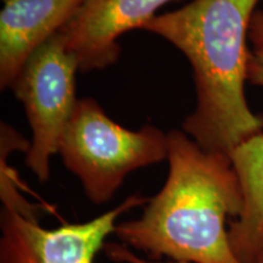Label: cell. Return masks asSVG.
<instances>
[{"instance_id": "3957f363", "label": "cell", "mask_w": 263, "mask_h": 263, "mask_svg": "<svg viewBox=\"0 0 263 263\" xmlns=\"http://www.w3.org/2000/svg\"><path fill=\"white\" fill-rule=\"evenodd\" d=\"M62 163L95 205L110 201L132 172L168 157V137L155 126L127 129L93 98L78 99L59 144Z\"/></svg>"}, {"instance_id": "8fae6325", "label": "cell", "mask_w": 263, "mask_h": 263, "mask_svg": "<svg viewBox=\"0 0 263 263\" xmlns=\"http://www.w3.org/2000/svg\"><path fill=\"white\" fill-rule=\"evenodd\" d=\"M249 38L255 47H263V10L256 11L250 25Z\"/></svg>"}, {"instance_id": "6da1fadb", "label": "cell", "mask_w": 263, "mask_h": 263, "mask_svg": "<svg viewBox=\"0 0 263 263\" xmlns=\"http://www.w3.org/2000/svg\"><path fill=\"white\" fill-rule=\"evenodd\" d=\"M259 0H192L156 15L144 27L166 39L188 59L196 107L183 130L203 150L229 155L263 132V116L245 98L251 20Z\"/></svg>"}, {"instance_id": "5b68a950", "label": "cell", "mask_w": 263, "mask_h": 263, "mask_svg": "<svg viewBox=\"0 0 263 263\" xmlns=\"http://www.w3.org/2000/svg\"><path fill=\"white\" fill-rule=\"evenodd\" d=\"M145 196H128L110 211L83 223L48 229L35 216L4 206L0 215V263H94L115 234L120 217L145 206Z\"/></svg>"}, {"instance_id": "9c48e42d", "label": "cell", "mask_w": 263, "mask_h": 263, "mask_svg": "<svg viewBox=\"0 0 263 263\" xmlns=\"http://www.w3.org/2000/svg\"><path fill=\"white\" fill-rule=\"evenodd\" d=\"M105 254L111 261L117 263H185V262H160L156 259H146L138 256L136 252H133L129 248L124 246L123 244H117V242H107L104 249Z\"/></svg>"}, {"instance_id": "7a4b0ae2", "label": "cell", "mask_w": 263, "mask_h": 263, "mask_svg": "<svg viewBox=\"0 0 263 263\" xmlns=\"http://www.w3.org/2000/svg\"><path fill=\"white\" fill-rule=\"evenodd\" d=\"M168 137V174L140 217L118 222L115 235L153 259L185 263H241L230 248L227 222L242 207L229 155L203 150L184 130Z\"/></svg>"}, {"instance_id": "7c38bea8", "label": "cell", "mask_w": 263, "mask_h": 263, "mask_svg": "<svg viewBox=\"0 0 263 263\" xmlns=\"http://www.w3.org/2000/svg\"><path fill=\"white\" fill-rule=\"evenodd\" d=\"M262 263H263V262H262Z\"/></svg>"}, {"instance_id": "30bf717a", "label": "cell", "mask_w": 263, "mask_h": 263, "mask_svg": "<svg viewBox=\"0 0 263 263\" xmlns=\"http://www.w3.org/2000/svg\"><path fill=\"white\" fill-rule=\"evenodd\" d=\"M248 82L263 88V47H255L254 50L250 51Z\"/></svg>"}, {"instance_id": "52a82bcc", "label": "cell", "mask_w": 263, "mask_h": 263, "mask_svg": "<svg viewBox=\"0 0 263 263\" xmlns=\"http://www.w3.org/2000/svg\"><path fill=\"white\" fill-rule=\"evenodd\" d=\"M0 87L10 89L31 55L61 32L84 0H3Z\"/></svg>"}, {"instance_id": "ba28073f", "label": "cell", "mask_w": 263, "mask_h": 263, "mask_svg": "<svg viewBox=\"0 0 263 263\" xmlns=\"http://www.w3.org/2000/svg\"><path fill=\"white\" fill-rule=\"evenodd\" d=\"M242 195L240 215L228 228L230 248L241 263L263 262V132L229 154Z\"/></svg>"}, {"instance_id": "277c9868", "label": "cell", "mask_w": 263, "mask_h": 263, "mask_svg": "<svg viewBox=\"0 0 263 263\" xmlns=\"http://www.w3.org/2000/svg\"><path fill=\"white\" fill-rule=\"evenodd\" d=\"M77 58L66 49L60 33L38 48L20 71L10 89L24 105L32 129L26 166L39 182H48L50 160L73 114Z\"/></svg>"}, {"instance_id": "8992f818", "label": "cell", "mask_w": 263, "mask_h": 263, "mask_svg": "<svg viewBox=\"0 0 263 263\" xmlns=\"http://www.w3.org/2000/svg\"><path fill=\"white\" fill-rule=\"evenodd\" d=\"M172 2L179 0H84L60 34L80 71L104 70L120 58L118 38L144 29L157 10Z\"/></svg>"}]
</instances>
